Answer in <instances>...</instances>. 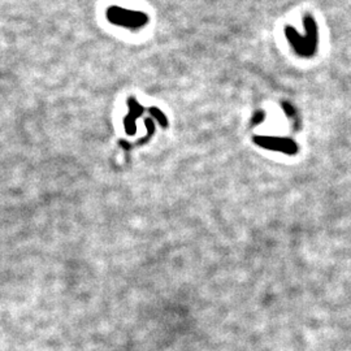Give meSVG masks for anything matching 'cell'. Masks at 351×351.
Wrapping results in <instances>:
<instances>
[{
    "instance_id": "1",
    "label": "cell",
    "mask_w": 351,
    "mask_h": 351,
    "mask_svg": "<svg viewBox=\"0 0 351 351\" xmlns=\"http://www.w3.org/2000/svg\"><path fill=\"white\" fill-rule=\"evenodd\" d=\"M119 13H113V12H111V18H112L115 22H119L120 20H123V18H125L126 22H129L130 21V25H140V22L142 24V21H140V14H137V13H128V12H124V10H119L116 9Z\"/></svg>"
}]
</instances>
